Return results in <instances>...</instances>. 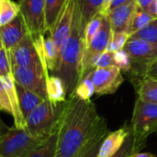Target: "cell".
Instances as JSON below:
<instances>
[{"mask_svg": "<svg viewBox=\"0 0 157 157\" xmlns=\"http://www.w3.org/2000/svg\"><path fill=\"white\" fill-rule=\"evenodd\" d=\"M106 127L107 121L98 114L91 100L70 96L59 125L54 157H79Z\"/></svg>", "mask_w": 157, "mask_h": 157, "instance_id": "obj_1", "label": "cell"}, {"mask_svg": "<svg viewBox=\"0 0 157 157\" xmlns=\"http://www.w3.org/2000/svg\"><path fill=\"white\" fill-rule=\"evenodd\" d=\"M85 28L86 27L82 23L76 1L70 36L60 51V57L56 69L51 74L60 77L63 81L68 98L73 95L76 86L82 78Z\"/></svg>", "mask_w": 157, "mask_h": 157, "instance_id": "obj_2", "label": "cell"}, {"mask_svg": "<svg viewBox=\"0 0 157 157\" xmlns=\"http://www.w3.org/2000/svg\"><path fill=\"white\" fill-rule=\"evenodd\" d=\"M66 101L53 103L44 99L26 119L27 131L36 138L46 140L59 128Z\"/></svg>", "mask_w": 157, "mask_h": 157, "instance_id": "obj_3", "label": "cell"}, {"mask_svg": "<svg viewBox=\"0 0 157 157\" xmlns=\"http://www.w3.org/2000/svg\"><path fill=\"white\" fill-rule=\"evenodd\" d=\"M45 140L32 136L26 128L7 127L0 118V157H19L38 148Z\"/></svg>", "mask_w": 157, "mask_h": 157, "instance_id": "obj_4", "label": "cell"}, {"mask_svg": "<svg viewBox=\"0 0 157 157\" xmlns=\"http://www.w3.org/2000/svg\"><path fill=\"white\" fill-rule=\"evenodd\" d=\"M130 127L139 152L144 147L147 138L157 131V104L144 102L137 98Z\"/></svg>", "mask_w": 157, "mask_h": 157, "instance_id": "obj_5", "label": "cell"}, {"mask_svg": "<svg viewBox=\"0 0 157 157\" xmlns=\"http://www.w3.org/2000/svg\"><path fill=\"white\" fill-rule=\"evenodd\" d=\"M131 58L132 69L129 73L135 87L147 75L148 69L157 57V46L139 39L130 38L123 48Z\"/></svg>", "mask_w": 157, "mask_h": 157, "instance_id": "obj_6", "label": "cell"}, {"mask_svg": "<svg viewBox=\"0 0 157 157\" xmlns=\"http://www.w3.org/2000/svg\"><path fill=\"white\" fill-rule=\"evenodd\" d=\"M112 35L110 20L108 15L103 16L101 26L93 38L91 43L84 50L83 64H82V78L95 69V63L99 56L106 52L108 44ZM81 78V79H82Z\"/></svg>", "mask_w": 157, "mask_h": 157, "instance_id": "obj_7", "label": "cell"}, {"mask_svg": "<svg viewBox=\"0 0 157 157\" xmlns=\"http://www.w3.org/2000/svg\"><path fill=\"white\" fill-rule=\"evenodd\" d=\"M12 75L17 84L36 93L43 99L48 98L47 79L50 74L43 66H12Z\"/></svg>", "mask_w": 157, "mask_h": 157, "instance_id": "obj_8", "label": "cell"}, {"mask_svg": "<svg viewBox=\"0 0 157 157\" xmlns=\"http://www.w3.org/2000/svg\"><path fill=\"white\" fill-rule=\"evenodd\" d=\"M20 14L32 39L45 35V0H19Z\"/></svg>", "mask_w": 157, "mask_h": 157, "instance_id": "obj_9", "label": "cell"}, {"mask_svg": "<svg viewBox=\"0 0 157 157\" xmlns=\"http://www.w3.org/2000/svg\"><path fill=\"white\" fill-rule=\"evenodd\" d=\"M0 111L12 116L15 127H26L25 119L19 109L13 76H0Z\"/></svg>", "mask_w": 157, "mask_h": 157, "instance_id": "obj_10", "label": "cell"}, {"mask_svg": "<svg viewBox=\"0 0 157 157\" xmlns=\"http://www.w3.org/2000/svg\"><path fill=\"white\" fill-rule=\"evenodd\" d=\"M8 54L11 66H43L47 70L36 48L35 42L29 33H28L21 41H19L16 46L8 51Z\"/></svg>", "mask_w": 157, "mask_h": 157, "instance_id": "obj_11", "label": "cell"}, {"mask_svg": "<svg viewBox=\"0 0 157 157\" xmlns=\"http://www.w3.org/2000/svg\"><path fill=\"white\" fill-rule=\"evenodd\" d=\"M95 87V94L98 96L114 94L124 81L121 71L117 66L95 68L86 75Z\"/></svg>", "mask_w": 157, "mask_h": 157, "instance_id": "obj_12", "label": "cell"}, {"mask_svg": "<svg viewBox=\"0 0 157 157\" xmlns=\"http://www.w3.org/2000/svg\"><path fill=\"white\" fill-rule=\"evenodd\" d=\"M76 0H67L65 6L61 11L53 28L50 30V35L52 36L54 43L59 51L63 48L67 39L70 36L72 30L73 17L75 8ZM60 57V56H59Z\"/></svg>", "mask_w": 157, "mask_h": 157, "instance_id": "obj_13", "label": "cell"}, {"mask_svg": "<svg viewBox=\"0 0 157 157\" xmlns=\"http://www.w3.org/2000/svg\"><path fill=\"white\" fill-rule=\"evenodd\" d=\"M136 8V0H131L110 10L108 16L110 20L112 32H126L130 34V27Z\"/></svg>", "mask_w": 157, "mask_h": 157, "instance_id": "obj_14", "label": "cell"}, {"mask_svg": "<svg viewBox=\"0 0 157 157\" xmlns=\"http://www.w3.org/2000/svg\"><path fill=\"white\" fill-rule=\"evenodd\" d=\"M28 33L29 31L20 13L9 23L0 26V36L3 46L7 51L21 41Z\"/></svg>", "mask_w": 157, "mask_h": 157, "instance_id": "obj_15", "label": "cell"}, {"mask_svg": "<svg viewBox=\"0 0 157 157\" xmlns=\"http://www.w3.org/2000/svg\"><path fill=\"white\" fill-rule=\"evenodd\" d=\"M131 133L130 126L121 127L111 132H109L100 144L98 157H112L116 155Z\"/></svg>", "mask_w": 157, "mask_h": 157, "instance_id": "obj_16", "label": "cell"}, {"mask_svg": "<svg viewBox=\"0 0 157 157\" xmlns=\"http://www.w3.org/2000/svg\"><path fill=\"white\" fill-rule=\"evenodd\" d=\"M15 85H16V90H17L19 109H20V111L22 113V116H23V118L25 119V121H26V119L28 118V116L44 99L41 98L36 93L23 87L22 86L17 84L16 82H15Z\"/></svg>", "mask_w": 157, "mask_h": 157, "instance_id": "obj_17", "label": "cell"}, {"mask_svg": "<svg viewBox=\"0 0 157 157\" xmlns=\"http://www.w3.org/2000/svg\"><path fill=\"white\" fill-rule=\"evenodd\" d=\"M48 99L53 103H63L67 100V91L63 81L53 75H50L47 79Z\"/></svg>", "mask_w": 157, "mask_h": 157, "instance_id": "obj_18", "label": "cell"}, {"mask_svg": "<svg viewBox=\"0 0 157 157\" xmlns=\"http://www.w3.org/2000/svg\"><path fill=\"white\" fill-rule=\"evenodd\" d=\"M138 98L144 102L157 104V79L145 76L136 86Z\"/></svg>", "mask_w": 157, "mask_h": 157, "instance_id": "obj_19", "label": "cell"}, {"mask_svg": "<svg viewBox=\"0 0 157 157\" xmlns=\"http://www.w3.org/2000/svg\"><path fill=\"white\" fill-rule=\"evenodd\" d=\"M80 11L83 25L86 24L98 14L100 13L106 0H76Z\"/></svg>", "mask_w": 157, "mask_h": 157, "instance_id": "obj_20", "label": "cell"}, {"mask_svg": "<svg viewBox=\"0 0 157 157\" xmlns=\"http://www.w3.org/2000/svg\"><path fill=\"white\" fill-rule=\"evenodd\" d=\"M67 0H45V29L49 32L53 28Z\"/></svg>", "mask_w": 157, "mask_h": 157, "instance_id": "obj_21", "label": "cell"}, {"mask_svg": "<svg viewBox=\"0 0 157 157\" xmlns=\"http://www.w3.org/2000/svg\"><path fill=\"white\" fill-rule=\"evenodd\" d=\"M58 129L51 136H49L44 141V143L41 145H40L38 148L19 157H54L56 152Z\"/></svg>", "mask_w": 157, "mask_h": 157, "instance_id": "obj_22", "label": "cell"}, {"mask_svg": "<svg viewBox=\"0 0 157 157\" xmlns=\"http://www.w3.org/2000/svg\"><path fill=\"white\" fill-rule=\"evenodd\" d=\"M18 3L12 0H0V26L6 25L18 16Z\"/></svg>", "mask_w": 157, "mask_h": 157, "instance_id": "obj_23", "label": "cell"}, {"mask_svg": "<svg viewBox=\"0 0 157 157\" xmlns=\"http://www.w3.org/2000/svg\"><path fill=\"white\" fill-rule=\"evenodd\" d=\"M130 38L143 40L155 46H157V18L152 20L142 29L132 33Z\"/></svg>", "mask_w": 157, "mask_h": 157, "instance_id": "obj_24", "label": "cell"}, {"mask_svg": "<svg viewBox=\"0 0 157 157\" xmlns=\"http://www.w3.org/2000/svg\"><path fill=\"white\" fill-rule=\"evenodd\" d=\"M155 18L153 17H151L147 12L141 9L137 6V8L135 10L134 15L132 19V23H131V27H130V35L142 29L143 28L147 26Z\"/></svg>", "mask_w": 157, "mask_h": 157, "instance_id": "obj_25", "label": "cell"}, {"mask_svg": "<svg viewBox=\"0 0 157 157\" xmlns=\"http://www.w3.org/2000/svg\"><path fill=\"white\" fill-rule=\"evenodd\" d=\"M95 94V87L91 79L86 75L83 77L76 86L73 95L83 100H90L91 97ZM71 95V96H73Z\"/></svg>", "mask_w": 157, "mask_h": 157, "instance_id": "obj_26", "label": "cell"}, {"mask_svg": "<svg viewBox=\"0 0 157 157\" xmlns=\"http://www.w3.org/2000/svg\"><path fill=\"white\" fill-rule=\"evenodd\" d=\"M102 18H103V16L100 14H98L86 24V26L85 28V31H84L85 49L89 46L93 38L98 31V29L101 26V23H102Z\"/></svg>", "mask_w": 157, "mask_h": 157, "instance_id": "obj_27", "label": "cell"}, {"mask_svg": "<svg viewBox=\"0 0 157 157\" xmlns=\"http://www.w3.org/2000/svg\"><path fill=\"white\" fill-rule=\"evenodd\" d=\"M108 132H109L108 127H106V128H104L103 130H101V131L94 137V139L91 141L90 144H89V145L86 147V149L79 155V157H98L100 144H101V143H102L104 137L107 135Z\"/></svg>", "mask_w": 157, "mask_h": 157, "instance_id": "obj_28", "label": "cell"}, {"mask_svg": "<svg viewBox=\"0 0 157 157\" xmlns=\"http://www.w3.org/2000/svg\"><path fill=\"white\" fill-rule=\"evenodd\" d=\"M130 39V34L126 32H112L110 40L108 44V52H116L124 48L128 40Z\"/></svg>", "mask_w": 157, "mask_h": 157, "instance_id": "obj_29", "label": "cell"}, {"mask_svg": "<svg viewBox=\"0 0 157 157\" xmlns=\"http://www.w3.org/2000/svg\"><path fill=\"white\" fill-rule=\"evenodd\" d=\"M114 63L115 66H117L121 72H124L126 74L130 73L132 69L131 58L124 49L114 52Z\"/></svg>", "mask_w": 157, "mask_h": 157, "instance_id": "obj_30", "label": "cell"}, {"mask_svg": "<svg viewBox=\"0 0 157 157\" xmlns=\"http://www.w3.org/2000/svg\"><path fill=\"white\" fill-rule=\"evenodd\" d=\"M0 76H13L8 51L4 47L0 48Z\"/></svg>", "mask_w": 157, "mask_h": 157, "instance_id": "obj_31", "label": "cell"}, {"mask_svg": "<svg viewBox=\"0 0 157 157\" xmlns=\"http://www.w3.org/2000/svg\"><path fill=\"white\" fill-rule=\"evenodd\" d=\"M136 152H137V150L135 147L134 138H133L132 134L131 133L130 136L125 141L122 147L120 149V151L112 157H131L132 154H134Z\"/></svg>", "mask_w": 157, "mask_h": 157, "instance_id": "obj_32", "label": "cell"}, {"mask_svg": "<svg viewBox=\"0 0 157 157\" xmlns=\"http://www.w3.org/2000/svg\"><path fill=\"white\" fill-rule=\"evenodd\" d=\"M114 52H104L95 63V68H106L109 66H114Z\"/></svg>", "mask_w": 157, "mask_h": 157, "instance_id": "obj_33", "label": "cell"}, {"mask_svg": "<svg viewBox=\"0 0 157 157\" xmlns=\"http://www.w3.org/2000/svg\"><path fill=\"white\" fill-rule=\"evenodd\" d=\"M136 3L141 9L147 12L154 18H157L155 0H136Z\"/></svg>", "mask_w": 157, "mask_h": 157, "instance_id": "obj_34", "label": "cell"}, {"mask_svg": "<svg viewBox=\"0 0 157 157\" xmlns=\"http://www.w3.org/2000/svg\"><path fill=\"white\" fill-rule=\"evenodd\" d=\"M146 76H151L153 78L157 79V57L156 59L153 62V63L150 65Z\"/></svg>", "mask_w": 157, "mask_h": 157, "instance_id": "obj_35", "label": "cell"}, {"mask_svg": "<svg viewBox=\"0 0 157 157\" xmlns=\"http://www.w3.org/2000/svg\"><path fill=\"white\" fill-rule=\"evenodd\" d=\"M129 1H131V0H112L111 3H110V5H109V6L108 13H109L110 10H112V9H114V8H116V7H118V6L123 5V4H125V3H127V2H129Z\"/></svg>", "mask_w": 157, "mask_h": 157, "instance_id": "obj_36", "label": "cell"}, {"mask_svg": "<svg viewBox=\"0 0 157 157\" xmlns=\"http://www.w3.org/2000/svg\"><path fill=\"white\" fill-rule=\"evenodd\" d=\"M111 1H112V0H106V1H105V4H104L103 7H102L101 11H100V13H99L100 15H102V16L108 15V9H109V6Z\"/></svg>", "mask_w": 157, "mask_h": 157, "instance_id": "obj_37", "label": "cell"}, {"mask_svg": "<svg viewBox=\"0 0 157 157\" xmlns=\"http://www.w3.org/2000/svg\"><path fill=\"white\" fill-rule=\"evenodd\" d=\"M131 157H156L155 155L151 154V153H140V152H136L134 154H132Z\"/></svg>", "mask_w": 157, "mask_h": 157, "instance_id": "obj_38", "label": "cell"}, {"mask_svg": "<svg viewBox=\"0 0 157 157\" xmlns=\"http://www.w3.org/2000/svg\"><path fill=\"white\" fill-rule=\"evenodd\" d=\"M2 47H4V46H3V42H2V39H1V36H0V48H2Z\"/></svg>", "mask_w": 157, "mask_h": 157, "instance_id": "obj_39", "label": "cell"}, {"mask_svg": "<svg viewBox=\"0 0 157 157\" xmlns=\"http://www.w3.org/2000/svg\"><path fill=\"white\" fill-rule=\"evenodd\" d=\"M155 9H156V14H157V0H155Z\"/></svg>", "mask_w": 157, "mask_h": 157, "instance_id": "obj_40", "label": "cell"}]
</instances>
